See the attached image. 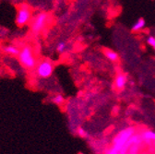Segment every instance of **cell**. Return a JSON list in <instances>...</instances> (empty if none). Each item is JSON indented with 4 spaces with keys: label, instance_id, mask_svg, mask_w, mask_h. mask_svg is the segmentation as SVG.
I'll return each mask as SVG.
<instances>
[{
    "label": "cell",
    "instance_id": "13",
    "mask_svg": "<svg viewBox=\"0 0 155 154\" xmlns=\"http://www.w3.org/2000/svg\"><path fill=\"white\" fill-rule=\"evenodd\" d=\"M147 43L153 50H155V37L154 36H149L147 39Z\"/></svg>",
    "mask_w": 155,
    "mask_h": 154
},
{
    "label": "cell",
    "instance_id": "12",
    "mask_svg": "<svg viewBox=\"0 0 155 154\" xmlns=\"http://www.w3.org/2000/svg\"><path fill=\"white\" fill-rule=\"evenodd\" d=\"M66 49H67V44H66L65 42H60V43L57 44V45H56V51L58 53L62 54V53H64L66 51Z\"/></svg>",
    "mask_w": 155,
    "mask_h": 154
},
{
    "label": "cell",
    "instance_id": "1",
    "mask_svg": "<svg viewBox=\"0 0 155 154\" xmlns=\"http://www.w3.org/2000/svg\"><path fill=\"white\" fill-rule=\"evenodd\" d=\"M135 134V129L133 127H127L120 131L114 139L113 147L107 151L108 154H118L128 152L131 146L130 138Z\"/></svg>",
    "mask_w": 155,
    "mask_h": 154
},
{
    "label": "cell",
    "instance_id": "3",
    "mask_svg": "<svg viewBox=\"0 0 155 154\" xmlns=\"http://www.w3.org/2000/svg\"><path fill=\"white\" fill-rule=\"evenodd\" d=\"M31 18V11L30 8L27 6H21L17 12L15 21L18 27H23L30 22Z\"/></svg>",
    "mask_w": 155,
    "mask_h": 154
},
{
    "label": "cell",
    "instance_id": "10",
    "mask_svg": "<svg viewBox=\"0 0 155 154\" xmlns=\"http://www.w3.org/2000/svg\"><path fill=\"white\" fill-rule=\"evenodd\" d=\"M105 56L107 57V58L112 61V62H115L117 61L119 59V55L117 53H115L114 51H111V50H107L105 51Z\"/></svg>",
    "mask_w": 155,
    "mask_h": 154
},
{
    "label": "cell",
    "instance_id": "2",
    "mask_svg": "<svg viewBox=\"0 0 155 154\" xmlns=\"http://www.w3.org/2000/svg\"><path fill=\"white\" fill-rule=\"evenodd\" d=\"M18 57L19 63L26 68L31 69L36 67V59H35V56L33 54V52L31 46L29 45L23 46L19 50Z\"/></svg>",
    "mask_w": 155,
    "mask_h": 154
},
{
    "label": "cell",
    "instance_id": "8",
    "mask_svg": "<svg viewBox=\"0 0 155 154\" xmlns=\"http://www.w3.org/2000/svg\"><path fill=\"white\" fill-rule=\"evenodd\" d=\"M146 25V22L143 18H139V20L136 21L133 26H132V31H141L142 29H144Z\"/></svg>",
    "mask_w": 155,
    "mask_h": 154
},
{
    "label": "cell",
    "instance_id": "6",
    "mask_svg": "<svg viewBox=\"0 0 155 154\" xmlns=\"http://www.w3.org/2000/svg\"><path fill=\"white\" fill-rule=\"evenodd\" d=\"M127 83V76H125L123 74H120V75L116 76L115 80H114V85H115V87L117 88L118 90H123L126 87Z\"/></svg>",
    "mask_w": 155,
    "mask_h": 154
},
{
    "label": "cell",
    "instance_id": "11",
    "mask_svg": "<svg viewBox=\"0 0 155 154\" xmlns=\"http://www.w3.org/2000/svg\"><path fill=\"white\" fill-rule=\"evenodd\" d=\"M64 101H65V98L63 97V95H61V94H56V95H54V97H53V103L57 104V105L62 104L64 103Z\"/></svg>",
    "mask_w": 155,
    "mask_h": 154
},
{
    "label": "cell",
    "instance_id": "9",
    "mask_svg": "<svg viewBox=\"0 0 155 154\" xmlns=\"http://www.w3.org/2000/svg\"><path fill=\"white\" fill-rule=\"evenodd\" d=\"M4 51H5L6 54H10V55H13V56H15V55L18 56V54L19 53V49H18L14 45H7V46H5Z\"/></svg>",
    "mask_w": 155,
    "mask_h": 154
},
{
    "label": "cell",
    "instance_id": "5",
    "mask_svg": "<svg viewBox=\"0 0 155 154\" xmlns=\"http://www.w3.org/2000/svg\"><path fill=\"white\" fill-rule=\"evenodd\" d=\"M54 73V66L48 60H44L36 67V74L41 79H48Z\"/></svg>",
    "mask_w": 155,
    "mask_h": 154
},
{
    "label": "cell",
    "instance_id": "4",
    "mask_svg": "<svg viewBox=\"0 0 155 154\" xmlns=\"http://www.w3.org/2000/svg\"><path fill=\"white\" fill-rule=\"evenodd\" d=\"M47 15L44 12H41V13H38L34 18H33V21L31 24V31L32 33H39V32H41L44 28L45 27L46 23H47Z\"/></svg>",
    "mask_w": 155,
    "mask_h": 154
},
{
    "label": "cell",
    "instance_id": "14",
    "mask_svg": "<svg viewBox=\"0 0 155 154\" xmlns=\"http://www.w3.org/2000/svg\"><path fill=\"white\" fill-rule=\"evenodd\" d=\"M78 134H79V136L81 137V138H86L87 135H88L86 130L84 128H82V127H80L79 129H78Z\"/></svg>",
    "mask_w": 155,
    "mask_h": 154
},
{
    "label": "cell",
    "instance_id": "7",
    "mask_svg": "<svg viewBox=\"0 0 155 154\" xmlns=\"http://www.w3.org/2000/svg\"><path fill=\"white\" fill-rule=\"evenodd\" d=\"M141 139L142 141L145 143H151L155 142V132L151 130H146L141 133Z\"/></svg>",
    "mask_w": 155,
    "mask_h": 154
}]
</instances>
